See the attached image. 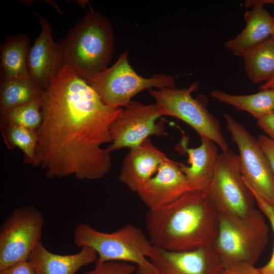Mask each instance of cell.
<instances>
[{
  "mask_svg": "<svg viewBox=\"0 0 274 274\" xmlns=\"http://www.w3.org/2000/svg\"><path fill=\"white\" fill-rule=\"evenodd\" d=\"M246 25L235 38L225 46L237 56L243 57L248 52L270 38L274 17L261 5H255L244 14Z\"/></svg>",
  "mask_w": 274,
  "mask_h": 274,
  "instance_id": "ac0fdd59",
  "label": "cell"
},
{
  "mask_svg": "<svg viewBox=\"0 0 274 274\" xmlns=\"http://www.w3.org/2000/svg\"><path fill=\"white\" fill-rule=\"evenodd\" d=\"M243 58L245 72L252 82L264 83L274 78V42L271 38L252 49Z\"/></svg>",
  "mask_w": 274,
  "mask_h": 274,
  "instance_id": "7402d4cb",
  "label": "cell"
},
{
  "mask_svg": "<svg viewBox=\"0 0 274 274\" xmlns=\"http://www.w3.org/2000/svg\"><path fill=\"white\" fill-rule=\"evenodd\" d=\"M108 106L125 107L136 94L152 87H175V78L167 74H156L144 78L131 67L127 52H123L115 63L100 74L86 81Z\"/></svg>",
  "mask_w": 274,
  "mask_h": 274,
  "instance_id": "52a82bcc",
  "label": "cell"
},
{
  "mask_svg": "<svg viewBox=\"0 0 274 274\" xmlns=\"http://www.w3.org/2000/svg\"><path fill=\"white\" fill-rule=\"evenodd\" d=\"M252 191L259 209L268 220L274 234V208L270 206L255 191L249 187ZM261 274H274V244L273 252L270 260L261 267L258 268Z\"/></svg>",
  "mask_w": 274,
  "mask_h": 274,
  "instance_id": "d4e9b609",
  "label": "cell"
},
{
  "mask_svg": "<svg viewBox=\"0 0 274 274\" xmlns=\"http://www.w3.org/2000/svg\"><path fill=\"white\" fill-rule=\"evenodd\" d=\"M223 116L227 130L237 147L245 182L274 208V176L258 140L230 115L224 113Z\"/></svg>",
  "mask_w": 274,
  "mask_h": 274,
  "instance_id": "30bf717a",
  "label": "cell"
},
{
  "mask_svg": "<svg viewBox=\"0 0 274 274\" xmlns=\"http://www.w3.org/2000/svg\"><path fill=\"white\" fill-rule=\"evenodd\" d=\"M113 27L101 14L91 9L59 44L64 64L86 81L108 68L113 54Z\"/></svg>",
  "mask_w": 274,
  "mask_h": 274,
  "instance_id": "3957f363",
  "label": "cell"
},
{
  "mask_svg": "<svg viewBox=\"0 0 274 274\" xmlns=\"http://www.w3.org/2000/svg\"><path fill=\"white\" fill-rule=\"evenodd\" d=\"M122 108L106 105L96 91L64 64L43 92L41 124L33 167L47 178H102L112 167L110 126Z\"/></svg>",
  "mask_w": 274,
  "mask_h": 274,
  "instance_id": "6da1fadb",
  "label": "cell"
},
{
  "mask_svg": "<svg viewBox=\"0 0 274 274\" xmlns=\"http://www.w3.org/2000/svg\"><path fill=\"white\" fill-rule=\"evenodd\" d=\"M167 158L148 138L130 149L125 156L119 180L131 191L137 192L155 175L160 165Z\"/></svg>",
  "mask_w": 274,
  "mask_h": 274,
  "instance_id": "2e32d148",
  "label": "cell"
},
{
  "mask_svg": "<svg viewBox=\"0 0 274 274\" xmlns=\"http://www.w3.org/2000/svg\"><path fill=\"white\" fill-rule=\"evenodd\" d=\"M218 274H261L258 268L248 263H237L223 266Z\"/></svg>",
  "mask_w": 274,
  "mask_h": 274,
  "instance_id": "4316f807",
  "label": "cell"
},
{
  "mask_svg": "<svg viewBox=\"0 0 274 274\" xmlns=\"http://www.w3.org/2000/svg\"><path fill=\"white\" fill-rule=\"evenodd\" d=\"M160 117L155 103L144 104L131 101L122 109L113 121L110 128L111 143L106 149L110 153L123 148L130 149L150 135H165L164 124L156 122Z\"/></svg>",
  "mask_w": 274,
  "mask_h": 274,
  "instance_id": "8fae6325",
  "label": "cell"
},
{
  "mask_svg": "<svg viewBox=\"0 0 274 274\" xmlns=\"http://www.w3.org/2000/svg\"><path fill=\"white\" fill-rule=\"evenodd\" d=\"M268 89H274V78L268 82L262 84L259 87L260 90H266Z\"/></svg>",
  "mask_w": 274,
  "mask_h": 274,
  "instance_id": "1f68e13d",
  "label": "cell"
},
{
  "mask_svg": "<svg viewBox=\"0 0 274 274\" xmlns=\"http://www.w3.org/2000/svg\"><path fill=\"white\" fill-rule=\"evenodd\" d=\"M211 96L219 101L250 113L257 120L274 110V89L260 90L248 95H232L214 90Z\"/></svg>",
  "mask_w": 274,
  "mask_h": 274,
  "instance_id": "44dd1931",
  "label": "cell"
},
{
  "mask_svg": "<svg viewBox=\"0 0 274 274\" xmlns=\"http://www.w3.org/2000/svg\"><path fill=\"white\" fill-rule=\"evenodd\" d=\"M2 128L4 142L7 147L9 149L19 148L24 154L23 163L33 165L38 140L37 131L14 125Z\"/></svg>",
  "mask_w": 274,
  "mask_h": 274,
  "instance_id": "603a6c76",
  "label": "cell"
},
{
  "mask_svg": "<svg viewBox=\"0 0 274 274\" xmlns=\"http://www.w3.org/2000/svg\"><path fill=\"white\" fill-rule=\"evenodd\" d=\"M257 140L268 160L274 176V140L263 134L259 135Z\"/></svg>",
  "mask_w": 274,
  "mask_h": 274,
  "instance_id": "83f0119b",
  "label": "cell"
},
{
  "mask_svg": "<svg viewBox=\"0 0 274 274\" xmlns=\"http://www.w3.org/2000/svg\"><path fill=\"white\" fill-rule=\"evenodd\" d=\"M257 123L268 137L274 140V110L258 119Z\"/></svg>",
  "mask_w": 274,
  "mask_h": 274,
  "instance_id": "f1b7e54d",
  "label": "cell"
},
{
  "mask_svg": "<svg viewBox=\"0 0 274 274\" xmlns=\"http://www.w3.org/2000/svg\"><path fill=\"white\" fill-rule=\"evenodd\" d=\"M96 251L85 246L74 254L60 255L48 251L40 242L31 251L27 261L35 274H75L82 267L95 262Z\"/></svg>",
  "mask_w": 274,
  "mask_h": 274,
  "instance_id": "e0dca14e",
  "label": "cell"
},
{
  "mask_svg": "<svg viewBox=\"0 0 274 274\" xmlns=\"http://www.w3.org/2000/svg\"><path fill=\"white\" fill-rule=\"evenodd\" d=\"M42 98L12 108L1 114V125H19L38 130L42 119Z\"/></svg>",
  "mask_w": 274,
  "mask_h": 274,
  "instance_id": "cb8c5ba5",
  "label": "cell"
},
{
  "mask_svg": "<svg viewBox=\"0 0 274 274\" xmlns=\"http://www.w3.org/2000/svg\"><path fill=\"white\" fill-rule=\"evenodd\" d=\"M0 274H35L27 260L18 262L0 271Z\"/></svg>",
  "mask_w": 274,
  "mask_h": 274,
  "instance_id": "f546056e",
  "label": "cell"
},
{
  "mask_svg": "<svg viewBox=\"0 0 274 274\" xmlns=\"http://www.w3.org/2000/svg\"><path fill=\"white\" fill-rule=\"evenodd\" d=\"M271 4L274 5V0H247L245 2L246 7H253L255 5L264 6L265 5Z\"/></svg>",
  "mask_w": 274,
  "mask_h": 274,
  "instance_id": "4dcf8cb0",
  "label": "cell"
},
{
  "mask_svg": "<svg viewBox=\"0 0 274 274\" xmlns=\"http://www.w3.org/2000/svg\"><path fill=\"white\" fill-rule=\"evenodd\" d=\"M136 268V266L129 263L109 261L95 264L93 269L82 274H133Z\"/></svg>",
  "mask_w": 274,
  "mask_h": 274,
  "instance_id": "484cf974",
  "label": "cell"
},
{
  "mask_svg": "<svg viewBox=\"0 0 274 274\" xmlns=\"http://www.w3.org/2000/svg\"><path fill=\"white\" fill-rule=\"evenodd\" d=\"M30 48L27 36L7 37L0 47L1 81L30 76L27 65Z\"/></svg>",
  "mask_w": 274,
  "mask_h": 274,
  "instance_id": "d6986e66",
  "label": "cell"
},
{
  "mask_svg": "<svg viewBox=\"0 0 274 274\" xmlns=\"http://www.w3.org/2000/svg\"><path fill=\"white\" fill-rule=\"evenodd\" d=\"M149 259L158 274H218L223 267L213 246L182 252L154 247Z\"/></svg>",
  "mask_w": 274,
  "mask_h": 274,
  "instance_id": "7c38bea8",
  "label": "cell"
},
{
  "mask_svg": "<svg viewBox=\"0 0 274 274\" xmlns=\"http://www.w3.org/2000/svg\"><path fill=\"white\" fill-rule=\"evenodd\" d=\"M180 162L167 158L156 173L136 192L149 210L165 207L189 191Z\"/></svg>",
  "mask_w": 274,
  "mask_h": 274,
  "instance_id": "5bb4252c",
  "label": "cell"
},
{
  "mask_svg": "<svg viewBox=\"0 0 274 274\" xmlns=\"http://www.w3.org/2000/svg\"><path fill=\"white\" fill-rule=\"evenodd\" d=\"M35 14L41 31L30 48L27 65L31 78L44 91L62 68L64 62L60 45L53 39L50 23L39 13Z\"/></svg>",
  "mask_w": 274,
  "mask_h": 274,
  "instance_id": "4fadbf2b",
  "label": "cell"
},
{
  "mask_svg": "<svg viewBox=\"0 0 274 274\" xmlns=\"http://www.w3.org/2000/svg\"><path fill=\"white\" fill-rule=\"evenodd\" d=\"M264 216L258 209L241 219L219 216L218 234L213 247L223 266L256 263L268 242L269 229Z\"/></svg>",
  "mask_w": 274,
  "mask_h": 274,
  "instance_id": "5b68a950",
  "label": "cell"
},
{
  "mask_svg": "<svg viewBox=\"0 0 274 274\" xmlns=\"http://www.w3.org/2000/svg\"><path fill=\"white\" fill-rule=\"evenodd\" d=\"M75 245L87 246L97 254L95 264L109 261L125 262L136 265V274H158L148 258L154 247L139 227L126 225L107 233L97 230L89 224L79 223L73 231Z\"/></svg>",
  "mask_w": 274,
  "mask_h": 274,
  "instance_id": "277c9868",
  "label": "cell"
},
{
  "mask_svg": "<svg viewBox=\"0 0 274 274\" xmlns=\"http://www.w3.org/2000/svg\"><path fill=\"white\" fill-rule=\"evenodd\" d=\"M44 219L33 206L14 210L0 229V271L27 260L41 242Z\"/></svg>",
  "mask_w": 274,
  "mask_h": 274,
  "instance_id": "9c48e42d",
  "label": "cell"
},
{
  "mask_svg": "<svg viewBox=\"0 0 274 274\" xmlns=\"http://www.w3.org/2000/svg\"><path fill=\"white\" fill-rule=\"evenodd\" d=\"M145 225L154 247L187 251L213 246L218 234L219 215L207 192L190 190L165 207L149 210Z\"/></svg>",
  "mask_w": 274,
  "mask_h": 274,
  "instance_id": "7a4b0ae2",
  "label": "cell"
},
{
  "mask_svg": "<svg viewBox=\"0 0 274 274\" xmlns=\"http://www.w3.org/2000/svg\"><path fill=\"white\" fill-rule=\"evenodd\" d=\"M182 137L176 145L179 153L188 155L189 166L180 162V167L187 180L189 191L207 193L216 168L219 154L217 144L212 140L201 138V144L196 148H189V138L179 128Z\"/></svg>",
  "mask_w": 274,
  "mask_h": 274,
  "instance_id": "9a60e30c",
  "label": "cell"
},
{
  "mask_svg": "<svg viewBox=\"0 0 274 274\" xmlns=\"http://www.w3.org/2000/svg\"><path fill=\"white\" fill-rule=\"evenodd\" d=\"M207 194L219 215L224 217L245 218L257 209L254 195L243 179L238 155L230 150L219 154Z\"/></svg>",
  "mask_w": 274,
  "mask_h": 274,
  "instance_id": "ba28073f",
  "label": "cell"
},
{
  "mask_svg": "<svg viewBox=\"0 0 274 274\" xmlns=\"http://www.w3.org/2000/svg\"><path fill=\"white\" fill-rule=\"evenodd\" d=\"M43 92L30 76L1 81L0 113L41 99Z\"/></svg>",
  "mask_w": 274,
  "mask_h": 274,
  "instance_id": "ffe728a7",
  "label": "cell"
},
{
  "mask_svg": "<svg viewBox=\"0 0 274 274\" xmlns=\"http://www.w3.org/2000/svg\"><path fill=\"white\" fill-rule=\"evenodd\" d=\"M198 82L188 88L150 89L161 115L177 118L190 125L200 136L209 139L222 151L230 150L221 131L219 120L207 108L208 100L203 95L194 98L192 93L199 88Z\"/></svg>",
  "mask_w": 274,
  "mask_h": 274,
  "instance_id": "8992f818",
  "label": "cell"
},
{
  "mask_svg": "<svg viewBox=\"0 0 274 274\" xmlns=\"http://www.w3.org/2000/svg\"><path fill=\"white\" fill-rule=\"evenodd\" d=\"M270 38L272 40V41L274 42V20H273L272 32H271V34Z\"/></svg>",
  "mask_w": 274,
  "mask_h": 274,
  "instance_id": "d6a6232c",
  "label": "cell"
}]
</instances>
